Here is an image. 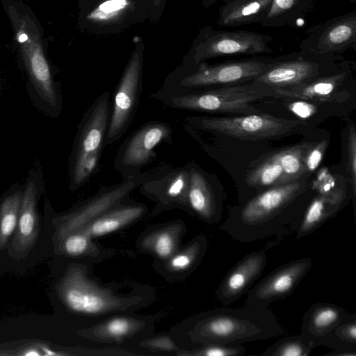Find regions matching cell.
I'll use <instances>...</instances> for the list:
<instances>
[{
	"mask_svg": "<svg viewBox=\"0 0 356 356\" xmlns=\"http://www.w3.org/2000/svg\"><path fill=\"white\" fill-rule=\"evenodd\" d=\"M312 175L271 187L234 206L220 226L234 240L250 243L273 236L291 225L314 191Z\"/></svg>",
	"mask_w": 356,
	"mask_h": 356,
	"instance_id": "cell-1",
	"label": "cell"
},
{
	"mask_svg": "<svg viewBox=\"0 0 356 356\" xmlns=\"http://www.w3.org/2000/svg\"><path fill=\"white\" fill-rule=\"evenodd\" d=\"M8 13L27 77L29 98L43 115L56 118L63 107L62 92L45 56L38 29L26 13L13 7L8 8Z\"/></svg>",
	"mask_w": 356,
	"mask_h": 356,
	"instance_id": "cell-2",
	"label": "cell"
},
{
	"mask_svg": "<svg viewBox=\"0 0 356 356\" xmlns=\"http://www.w3.org/2000/svg\"><path fill=\"white\" fill-rule=\"evenodd\" d=\"M194 332L202 345H236L275 338L284 334L285 330L271 310L245 305L217 309L202 315Z\"/></svg>",
	"mask_w": 356,
	"mask_h": 356,
	"instance_id": "cell-3",
	"label": "cell"
},
{
	"mask_svg": "<svg viewBox=\"0 0 356 356\" xmlns=\"http://www.w3.org/2000/svg\"><path fill=\"white\" fill-rule=\"evenodd\" d=\"M268 97H270L268 88L250 82L186 92L169 91L160 88L149 95L150 98L173 109L227 116L262 113L254 105Z\"/></svg>",
	"mask_w": 356,
	"mask_h": 356,
	"instance_id": "cell-4",
	"label": "cell"
},
{
	"mask_svg": "<svg viewBox=\"0 0 356 356\" xmlns=\"http://www.w3.org/2000/svg\"><path fill=\"white\" fill-rule=\"evenodd\" d=\"M111 114L108 91L102 92L78 124L67 165L68 187L76 191L99 170Z\"/></svg>",
	"mask_w": 356,
	"mask_h": 356,
	"instance_id": "cell-5",
	"label": "cell"
},
{
	"mask_svg": "<svg viewBox=\"0 0 356 356\" xmlns=\"http://www.w3.org/2000/svg\"><path fill=\"white\" fill-rule=\"evenodd\" d=\"M182 123L204 133L249 142H268L304 134L312 129L301 121L264 113L229 116L190 115Z\"/></svg>",
	"mask_w": 356,
	"mask_h": 356,
	"instance_id": "cell-6",
	"label": "cell"
},
{
	"mask_svg": "<svg viewBox=\"0 0 356 356\" xmlns=\"http://www.w3.org/2000/svg\"><path fill=\"white\" fill-rule=\"evenodd\" d=\"M270 60L269 57L257 56L214 64L181 63L166 76L161 88L186 92L250 83L266 70Z\"/></svg>",
	"mask_w": 356,
	"mask_h": 356,
	"instance_id": "cell-7",
	"label": "cell"
},
{
	"mask_svg": "<svg viewBox=\"0 0 356 356\" xmlns=\"http://www.w3.org/2000/svg\"><path fill=\"white\" fill-rule=\"evenodd\" d=\"M348 61L341 54L300 49L271 58L266 70L250 83L270 89L292 87L336 73Z\"/></svg>",
	"mask_w": 356,
	"mask_h": 356,
	"instance_id": "cell-8",
	"label": "cell"
},
{
	"mask_svg": "<svg viewBox=\"0 0 356 356\" xmlns=\"http://www.w3.org/2000/svg\"><path fill=\"white\" fill-rule=\"evenodd\" d=\"M273 38L267 34L246 30H215L211 26L200 28L181 64L194 65L226 56H257L273 52Z\"/></svg>",
	"mask_w": 356,
	"mask_h": 356,
	"instance_id": "cell-9",
	"label": "cell"
},
{
	"mask_svg": "<svg viewBox=\"0 0 356 356\" xmlns=\"http://www.w3.org/2000/svg\"><path fill=\"white\" fill-rule=\"evenodd\" d=\"M150 0H94L79 6L78 26L89 35L120 34L149 21Z\"/></svg>",
	"mask_w": 356,
	"mask_h": 356,
	"instance_id": "cell-10",
	"label": "cell"
},
{
	"mask_svg": "<svg viewBox=\"0 0 356 356\" xmlns=\"http://www.w3.org/2000/svg\"><path fill=\"white\" fill-rule=\"evenodd\" d=\"M144 42L136 41L111 101V114L105 147L119 140L136 114L143 88Z\"/></svg>",
	"mask_w": 356,
	"mask_h": 356,
	"instance_id": "cell-11",
	"label": "cell"
},
{
	"mask_svg": "<svg viewBox=\"0 0 356 356\" xmlns=\"http://www.w3.org/2000/svg\"><path fill=\"white\" fill-rule=\"evenodd\" d=\"M173 129L160 120L145 122L129 134L118 149L113 166L122 179L133 177L157 156L155 149L163 143H171Z\"/></svg>",
	"mask_w": 356,
	"mask_h": 356,
	"instance_id": "cell-12",
	"label": "cell"
},
{
	"mask_svg": "<svg viewBox=\"0 0 356 356\" xmlns=\"http://www.w3.org/2000/svg\"><path fill=\"white\" fill-rule=\"evenodd\" d=\"M149 171L127 179L111 186H102L90 198L79 204L68 213L55 217L54 241L57 243L69 234L81 229L90 222L111 208L121 204L146 179Z\"/></svg>",
	"mask_w": 356,
	"mask_h": 356,
	"instance_id": "cell-13",
	"label": "cell"
},
{
	"mask_svg": "<svg viewBox=\"0 0 356 356\" xmlns=\"http://www.w3.org/2000/svg\"><path fill=\"white\" fill-rule=\"evenodd\" d=\"M261 112L275 117L302 122L310 129L335 117H350L356 102H339L293 97H268L254 105Z\"/></svg>",
	"mask_w": 356,
	"mask_h": 356,
	"instance_id": "cell-14",
	"label": "cell"
},
{
	"mask_svg": "<svg viewBox=\"0 0 356 356\" xmlns=\"http://www.w3.org/2000/svg\"><path fill=\"white\" fill-rule=\"evenodd\" d=\"M44 191L43 171L40 165L30 169L24 184L22 203L15 232L8 248L15 259L25 258L34 247L39 235V200Z\"/></svg>",
	"mask_w": 356,
	"mask_h": 356,
	"instance_id": "cell-15",
	"label": "cell"
},
{
	"mask_svg": "<svg viewBox=\"0 0 356 356\" xmlns=\"http://www.w3.org/2000/svg\"><path fill=\"white\" fill-rule=\"evenodd\" d=\"M312 266V259L303 257L276 268L249 289L245 305L268 309L272 302L285 299L295 291Z\"/></svg>",
	"mask_w": 356,
	"mask_h": 356,
	"instance_id": "cell-16",
	"label": "cell"
},
{
	"mask_svg": "<svg viewBox=\"0 0 356 356\" xmlns=\"http://www.w3.org/2000/svg\"><path fill=\"white\" fill-rule=\"evenodd\" d=\"M355 63L349 60L336 73L283 88L269 89L270 97H293L339 102H356Z\"/></svg>",
	"mask_w": 356,
	"mask_h": 356,
	"instance_id": "cell-17",
	"label": "cell"
},
{
	"mask_svg": "<svg viewBox=\"0 0 356 356\" xmlns=\"http://www.w3.org/2000/svg\"><path fill=\"white\" fill-rule=\"evenodd\" d=\"M188 184L186 164L174 166L163 163L149 170L148 177L138 188L140 193L156 202V210L186 209Z\"/></svg>",
	"mask_w": 356,
	"mask_h": 356,
	"instance_id": "cell-18",
	"label": "cell"
},
{
	"mask_svg": "<svg viewBox=\"0 0 356 356\" xmlns=\"http://www.w3.org/2000/svg\"><path fill=\"white\" fill-rule=\"evenodd\" d=\"M355 198L356 195L348 181L330 191H314L305 209L291 224L295 238L299 239L314 232L333 218L351 200L355 211Z\"/></svg>",
	"mask_w": 356,
	"mask_h": 356,
	"instance_id": "cell-19",
	"label": "cell"
},
{
	"mask_svg": "<svg viewBox=\"0 0 356 356\" xmlns=\"http://www.w3.org/2000/svg\"><path fill=\"white\" fill-rule=\"evenodd\" d=\"M298 44L300 49L321 54H341L356 49V10L313 26Z\"/></svg>",
	"mask_w": 356,
	"mask_h": 356,
	"instance_id": "cell-20",
	"label": "cell"
},
{
	"mask_svg": "<svg viewBox=\"0 0 356 356\" xmlns=\"http://www.w3.org/2000/svg\"><path fill=\"white\" fill-rule=\"evenodd\" d=\"M186 165L189 173L186 209L207 223L218 222L223 209V192L218 179L193 161Z\"/></svg>",
	"mask_w": 356,
	"mask_h": 356,
	"instance_id": "cell-21",
	"label": "cell"
},
{
	"mask_svg": "<svg viewBox=\"0 0 356 356\" xmlns=\"http://www.w3.org/2000/svg\"><path fill=\"white\" fill-rule=\"evenodd\" d=\"M58 296L70 311L98 314L114 309L118 301L93 286L75 268L69 269L58 283Z\"/></svg>",
	"mask_w": 356,
	"mask_h": 356,
	"instance_id": "cell-22",
	"label": "cell"
},
{
	"mask_svg": "<svg viewBox=\"0 0 356 356\" xmlns=\"http://www.w3.org/2000/svg\"><path fill=\"white\" fill-rule=\"evenodd\" d=\"M267 264L266 250L251 252L243 256L225 275L216 290V297L228 306L249 291L262 274Z\"/></svg>",
	"mask_w": 356,
	"mask_h": 356,
	"instance_id": "cell-23",
	"label": "cell"
},
{
	"mask_svg": "<svg viewBox=\"0 0 356 356\" xmlns=\"http://www.w3.org/2000/svg\"><path fill=\"white\" fill-rule=\"evenodd\" d=\"M355 314H349L343 307L332 303H314L302 316L300 333L313 341L316 346H324L333 330Z\"/></svg>",
	"mask_w": 356,
	"mask_h": 356,
	"instance_id": "cell-24",
	"label": "cell"
},
{
	"mask_svg": "<svg viewBox=\"0 0 356 356\" xmlns=\"http://www.w3.org/2000/svg\"><path fill=\"white\" fill-rule=\"evenodd\" d=\"M273 0H234L224 3L218 10L216 24L236 27L261 24L270 11Z\"/></svg>",
	"mask_w": 356,
	"mask_h": 356,
	"instance_id": "cell-25",
	"label": "cell"
},
{
	"mask_svg": "<svg viewBox=\"0 0 356 356\" xmlns=\"http://www.w3.org/2000/svg\"><path fill=\"white\" fill-rule=\"evenodd\" d=\"M146 211L143 204H120L98 216L81 230L90 238L97 237L115 232L139 218Z\"/></svg>",
	"mask_w": 356,
	"mask_h": 356,
	"instance_id": "cell-26",
	"label": "cell"
},
{
	"mask_svg": "<svg viewBox=\"0 0 356 356\" xmlns=\"http://www.w3.org/2000/svg\"><path fill=\"white\" fill-rule=\"evenodd\" d=\"M317 0H273L269 13L260 24L268 28L296 27L314 10Z\"/></svg>",
	"mask_w": 356,
	"mask_h": 356,
	"instance_id": "cell-27",
	"label": "cell"
},
{
	"mask_svg": "<svg viewBox=\"0 0 356 356\" xmlns=\"http://www.w3.org/2000/svg\"><path fill=\"white\" fill-rule=\"evenodd\" d=\"M24 184H13L0 197V250H8L17 225Z\"/></svg>",
	"mask_w": 356,
	"mask_h": 356,
	"instance_id": "cell-28",
	"label": "cell"
},
{
	"mask_svg": "<svg viewBox=\"0 0 356 356\" xmlns=\"http://www.w3.org/2000/svg\"><path fill=\"white\" fill-rule=\"evenodd\" d=\"M302 162L306 175H313L320 168L330 142V134L323 129H311L304 134Z\"/></svg>",
	"mask_w": 356,
	"mask_h": 356,
	"instance_id": "cell-29",
	"label": "cell"
},
{
	"mask_svg": "<svg viewBox=\"0 0 356 356\" xmlns=\"http://www.w3.org/2000/svg\"><path fill=\"white\" fill-rule=\"evenodd\" d=\"M341 131V159L336 168L348 179L353 191L356 195V125L347 117L343 119Z\"/></svg>",
	"mask_w": 356,
	"mask_h": 356,
	"instance_id": "cell-30",
	"label": "cell"
},
{
	"mask_svg": "<svg viewBox=\"0 0 356 356\" xmlns=\"http://www.w3.org/2000/svg\"><path fill=\"white\" fill-rule=\"evenodd\" d=\"M69 353L47 342L19 341L0 346V356H62Z\"/></svg>",
	"mask_w": 356,
	"mask_h": 356,
	"instance_id": "cell-31",
	"label": "cell"
},
{
	"mask_svg": "<svg viewBox=\"0 0 356 356\" xmlns=\"http://www.w3.org/2000/svg\"><path fill=\"white\" fill-rule=\"evenodd\" d=\"M316 346L302 333L280 339L266 348L264 356H309Z\"/></svg>",
	"mask_w": 356,
	"mask_h": 356,
	"instance_id": "cell-32",
	"label": "cell"
},
{
	"mask_svg": "<svg viewBox=\"0 0 356 356\" xmlns=\"http://www.w3.org/2000/svg\"><path fill=\"white\" fill-rule=\"evenodd\" d=\"M276 152L287 182L297 180L306 175L302 156V140L288 147L276 149Z\"/></svg>",
	"mask_w": 356,
	"mask_h": 356,
	"instance_id": "cell-33",
	"label": "cell"
},
{
	"mask_svg": "<svg viewBox=\"0 0 356 356\" xmlns=\"http://www.w3.org/2000/svg\"><path fill=\"white\" fill-rule=\"evenodd\" d=\"M324 346L333 350H356V314L339 325L327 338Z\"/></svg>",
	"mask_w": 356,
	"mask_h": 356,
	"instance_id": "cell-34",
	"label": "cell"
},
{
	"mask_svg": "<svg viewBox=\"0 0 356 356\" xmlns=\"http://www.w3.org/2000/svg\"><path fill=\"white\" fill-rule=\"evenodd\" d=\"M90 237L81 230L72 232L60 241L56 243L58 252L72 256H80L89 247Z\"/></svg>",
	"mask_w": 356,
	"mask_h": 356,
	"instance_id": "cell-35",
	"label": "cell"
},
{
	"mask_svg": "<svg viewBox=\"0 0 356 356\" xmlns=\"http://www.w3.org/2000/svg\"><path fill=\"white\" fill-rule=\"evenodd\" d=\"M245 351V348L241 344H209L204 345L195 354L204 356H243Z\"/></svg>",
	"mask_w": 356,
	"mask_h": 356,
	"instance_id": "cell-36",
	"label": "cell"
},
{
	"mask_svg": "<svg viewBox=\"0 0 356 356\" xmlns=\"http://www.w3.org/2000/svg\"><path fill=\"white\" fill-rule=\"evenodd\" d=\"M175 247V239L168 232H162L155 238L154 250L160 258L166 259L170 257L174 252Z\"/></svg>",
	"mask_w": 356,
	"mask_h": 356,
	"instance_id": "cell-37",
	"label": "cell"
},
{
	"mask_svg": "<svg viewBox=\"0 0 356 356\" xmlns=\"http://www.w3.org/2000/svg\"><path fill=\"white\" fill-rule=\"evenodd\" d=\"M131 329L130 321L124 318H115L110 320L104 325L106 335L120 338L125 336Z\"/></svg>",
	"mask_w": 356,
	"mask_h": 356,
	"instance_id": "cell-38",
	"label": "cell"
},
{
	"mask_svg": "<svg viewBox=\"0 0 356 356\" xmlns=\"http://www.w3.org/2000/svg\"><path fill=\"white\" fill-rule=\"evenodd\" d=\"M151 11L149 22H157L161 17L168 0H150Z\"/></svg>",
	"mask_w": 356,
	"mask_h": 356,
	"instance_id": "cell-39",
	"label": "cell"
},
{
	"mask_svg": "<svg viewBox=\"0 0 356 356\" xmlns=\"http://www.w3.org/2000/svg\"><path fill=\"white\" fill-rule=\"evenodd\" d=\"M150 346L156 348L164 350L173 349L175 347L170 339L167 337H159L158 339H153L150 342Z\"/></svg>",
	"mask_w": 356,
	"mask_h": 356,
	"instance_id": "cell-40",
	"label": "cell"
},
{
	"mask_svg": "<svg viewBox=\"0 0 356 356\" xmlns=\"http://www.w3.org/2000/svg\"><path fill=\"white\" fill-rule=\"evenodd\" d=\"M330 356H356V350H333L326 354Z\"/></svg>",
	"mask_w": 356,
	"mask_h": 356,
	"instance_id": "cell-41",
	"label": "cell"
},
{
	"mask_svg": "<svg viewBox=\"0 0 356 356\" xmlns=\"http://www.w3.org/2000/svg\"><path fill=\"white\" fill-rule=\"evenodd\" d=\"M219 0H201L202 5L204 8H207L214 5Z\"/></svg>",
	"mask_w": 356,
	"mask_h": 356,
	"instance_id": "cell-42",
	"label": "cell"
},
{
	"mask_svg": "<svg viewBox=\"0 0 356 356\" xmlns=\"http://www.w3.org/2000/svg\"><path fill=\"white\" fill-rule=\"evenodd\" d=\"M92 1H94V0H78L79 1V6H81V5H83L84 3H88V2H90Z\"/></svg>",
	"mask_w": 356,
	"mask_h": 356,
	"instance_id": "cell-43",
	"label": "cell"
},
{
	"mask_svg": "<svg viewBox=\"0 0 356 356\" xmlns=\"http://www.w3.org/2000/svg\"><path fill=\"white\" fill-rule=\"evenodd\" d=\"M221 1H222L224 3H227V2H229L232 1H234V0H221Z\"/></svg>",
	"mask_w": 356,
	"mask_h": 356,
	"instance_id": "cell-44",
	"label": "cell"
},
{
	"mask_svg": "<svg viewBox=\"0 0 356 356\" xmlns=\"http://www.w3.org/2000/svg\"><path fill=\"white\" fill-rule=\"evenodd\" d=\"M1 81H0V95H1Z\"/></svg>",
	"mask_w": 356,
	"mask_h": 356,
	"instance_id": "cell-45",
	"label": "cell"
}]
</instances>
